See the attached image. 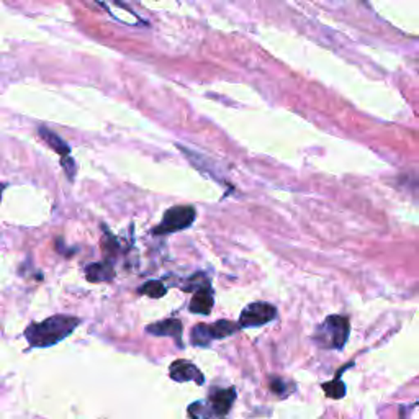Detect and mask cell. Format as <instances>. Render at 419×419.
I'll return each instance as SVG.
<instances>
[{"label": "cell", "instance_id": "9a60e30c", "mask_svg": "<svg viewBox=\"0 0 419 419\" xmlns=\"http://www.w3.org/2000/svg\"><path fill=\"white\" fill-rule=\"evenodd\" d=\"M7 189V185L5 184H0V201H2V194H4V190Z\"/></svg>", "mask_w": 419, "mask_h": 419}, {"label": "cell", "instance_id": "5bb4252c", "mask_svg": "<svg viewBox=\"0 0 419 419\" xmlns=\"http://www.w3.org/2000/svg\"><path fill=\"white\" fill-rule=\"evenodd\" d=\"M285 386H287V384H285V382H282L281 379H273L271 382L272 391L277 393V395H285V393H287V388Z\"/></svg>", "mask_w": 419, "mask_h": 419}, {"label": "cell", "instance_id": "6da1fadb", "mask_svg": "<svg viewBox=\"0 0 419 419\" xmlns=\"http://www.w3.org/2000/svg\"><path fill=\"white\" fill-rule=\"evenodd\" d=\"M81 319L69 314H56L41 323H33L25 329V338L32 348H49L58 344L59 341L66 339L72 334Z\"/></svg>", "mask_w": 419, "mask_h": 419}, {"label": "cell", "instance_id": "9c48e42d", "mask_svg": "<svg viewBox=\"0 0 419 419\" xmlns=\"http://www.w3.org/2000/svg\"><path fill=\"white\" fill-rule=\"evenodd\" d=\"M146 333L153 336H165V338H172L179 346H182V323L179 319L170 318L164 319V321L149 324L146 328Z\"/></svg>", "mask_w": 419, "mask_h": 419}, {"label": "cell", "instance_id": "ba28073f", "mask_svg": "<svg viewBox=\"0 0 419 419\" xmlns=\"http://www.w3.org/2000/svg\"><path fill=\"white\" fill-rule=\"evenodd\" d=\"M170 379L175 382H195L196 385H203L205 382L203 374L187 360H175L170 365Z\"/></svg>", "mask_w": 419, "mask_h": 419}, {"label": "cell", "instance_id": "52a82bcc", "mask_svg": "<svg viewBox=\"0 0 419 419\" xmlns=\"http://www.w3.org/2000/svg\"><path fill=\"white\" fill-rule=\"evenodd\" d=\"M40 136L45 139V143L48 144V146L53 149L54 153H58L61 159H63V167L66 169L67 172V177L71 180L74 179V174H76V167H74V161H72L71 158V148L67 146V143L64 141L63 138L58 136V134L51 131L49 128H45V126H40Z\"/></svg>", "mask_w": 419, "mask_h": 419}, {"label": "cell", "instance_id": "5b68a950", "mask_svg": "<svg viewBox=\"0 0 419 419\" xmlns=\"http://www.w3.org/2000/svg\"><path fill=\"white\" fill-rule=\"evenodd\" d=\"M237 329H241L240 324L228 321V319H221L213 324H196L192 329V344L203 348L213 339H223L235 334Z\"/></svg>", "mask_w": 419, "mask_h": 419}, {"label": "cell", "instance_id": "7c38bea8", "mask_svg": "<svg viewBox=\"0 0 419 419\" xmlns=\"http://www.w3.org/2000/svg\"><path fill=\"white\" fill-rule=\"evenodd\" d=\"M323 390L329 398H334V400H341L346 395V386L343 382H341V372H338V377L333 382H328V384H323Z\"/></svg>", "mask_w": 419, "mask_h": 419}, {"label": "cell", "instance_id": "3957f363", "mask_svg": "<svg viewBox=\"0 0 419 419\" xmlns=\"http://www.w3.org/2000/svg\"><path fill=\"white\" fill-rule=\"evenodd\" d=\"M236 400V391L232 388L213 390L210 393L208 403L196 401L189 406V415L192 419H223L230 413Z\"/></svg>", "mask_w": 419, "mask_h": 419}, {"label": "cell", "instance_id": "4fadbf2b", "mask_svg": "<svg viewBox=\"0 0 419 419\" xmlns=\"http://www.w3.org/2000/svg\"><path fill=\"white\" fill-rule=\"evenodd\" d=\"M138 292L141 295H148V297H151V298H161L165 293H167V288H165L163 282L149 281L144 283V285H141V288H139Z\"/></svg>", "mask_w": 419, "mask_h": 419}, {"label": "cell", "instance_id": "8992f818", "mask_svg": "<svg viewBox=\"0 0 419 419\" xmlns=\"http://www.w3.org/2000/svg\"><path fill=\"white\" fill-rule=\"evenodd\" d=\"M277 309L272 305L264 303V302H256L247 305V307L242 309L240 317V328H259V326H264L271 323L272 319H276Z\"/></svg>", "mask_w": 419, "mask_h": 419}, {"label": "cell", "instance_id": "277c9868", "mask_svg": "<svg viewBox=\"0 0 419 419\" xmlns=\"http://www.w3.org/2000/svg\"><path fill=\"white\" fill-rule=\"evenodd\" d=\"M196 218V211L192 205L172 206L165 211L161 225L154 228V235H170V232L187 230L194 225Z\"/></svg>", "mask_w": 419, "mask_h": 419}, {"label": "cell", "instance_id": "8fae6325", "mask_svg": "<svg viewBox=\"0 0 419 419\" xmlns=\"http://www.w3.org/2000/svg\"><path fill=\"white\" fill-rule=\"evenodd\" d=\"M85 272L90 282H107L115 277V268H113L110 262L92 264V266L85 268Z\"/></svg>", "mask_w": 419, "mask_h": 419}, {"label": "cell", "instance_id": "7a4b0ae2", "mask_svg": "<svg viewBox=\"0 0 419 419\" xmlns=\"http://www.w3.org/2000/svg\"><path fill=\"white\" fill-rule=\"evenodd\" d=\"M350 334L349 319L341 314H331L314 331L313 339L323 349H343Z\"/></svg>", "mask_w": 419, "mask_h": 419}, {"label": "cell", "instance_id": "30bf717a", "mask_svg": "<svg viewBox=\"0 0 419 419\" xmlns=\"http://www.w3.org/2000/svg\"><path fill=\"white\" fill-rule=\"evenodd\" d=\"M213 303H215L213 288H211V285H206L195 292L189 309L196 314H210L211 308H213Z\"/></svg>", "mask_w": 419, "mask_h": 419}]
</instances>
